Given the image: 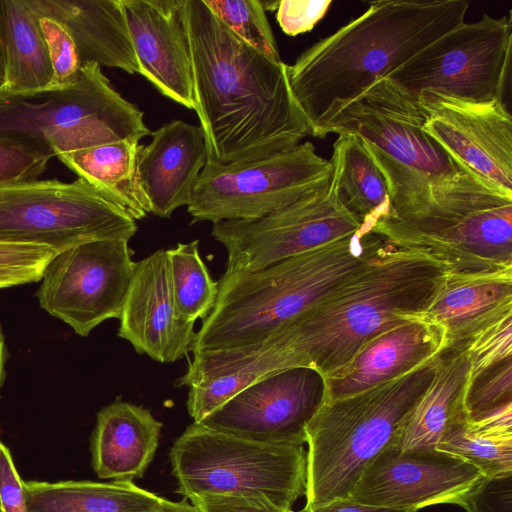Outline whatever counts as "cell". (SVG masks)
<instances>
[{
	"label": "cell",
	"instance_id": "cell-43",
	"mask_svg": "<svg viewBox=\"0 0 512 512\" xmlns=\"http://www.w3.org/2000/svg\"><path fill=\"white\" fill-rule=\"evenodd\" d=\"M156 512H200V510L185 498L182 501H171L161 497Z\"/></svg>",
	"mask_w": 512,
	"mask_h": 512
},
{
	"label": "cell",
	"instance_id": "cell-9",
	"mask_svg": "<svg viewBox=\"0 0 512 512\" xmlns=\"http://www.w3.org/2000/svg\"><path fill=\"white\" fill-rule=\"evenodd\" d=\"M424 122L418 100L382 78L336 114L327 134L356 136L388 189L436 185L467 170L424 131Z\"/></svg>",
	"mask_w": 512,
	"mask_h": 512
},
{
	"label": "cell",
	"instance_id": "cell-10",
	"mask_svg": "<svg viewBox=\"0 0 512 512\" xmlns=\"http://www.w3.org/2000/svg\"><path fill=\"white\" fill-rule=\"evenodd\" d=\"M136 231V221L119 203L79 177L0 186V242L60 253L93 240L129 241Z\"/></svg>",
	"mask_w": 512,
	"mask_h": 512
},
{
	"label": "cell",
	"instance_id": "cell-11",
	"mask_svg": "<svg viewBox=\"0 0 512 512\" xmlns=\"http://www.w3.org/2000/svg\"><path fill=\"white\" fill-rule=\"evenodd\" d=\"M512 20L484 14L462 23L384 78L417 99L423 91L473 102L504 100L511 66Z\"/></svg>",
	"mask_w": 512,
	"mask_h": 512
},
{
	"label": "cell",
	"instance_id": "cell-36",
	"mask_svg": "<svg viewBox=\"0 0 512 512\" xmlns=\"http://www.w3.org/2000/svg\"><path fill=\"white\" fill-rule=\"evenodd\" d=\"M40 25L53 70L50 87H65L77 79L81 63L74 40L57 20L40 16Z\"/></svg>",
	"mask_w": 512,
	"mask_h": 512
},
{
	"label": "cell",
	"instance_id": "cell-31",
	"mask_svg": "<svg viewBox=\"0 0 512 512\" xmlns=\"http://www.w3.org/2000/svg\"><path fill=\"white\" fill-rule=\"evenodd\" d=\"M198 246L199 241L194 240L166 250L176 311L194 323L210 314L218 295V284L211 278Z\"/></svg>",
	"mask_w": 512,
	"mask_h": 512
},
{
	"label": "cell",
	"instance_id": "cell-18",
	"mask_svg": "<svg viewBox=\"0 0 512 512\" xmlns=\"http://www.w3.org/2000/svg\"><path fill=\"white\" fill-rule=\"evenodd\" d=\"M119 320L118 336L138 354L170 363L192 351L195 323L176 311L166 250L136 262Z\"/></svg>",
	"mask_w": 512,
	"mask_h": 512
},
{
	"label": "cell",
	"instance_id": "cell-24",
	"mask_svg": "<svg viewBox=\"0 0 512 512\" xmlns=\"http://www.w3.org/2000/svg\"><path fill=\"white\" fill-rule=\"evenodd\" d=\"M162 423L149 410L117 399L97 413L91 438L92 467L100 479L132 481L157 451Z\"/></svg>",
	"mask_w": 512,
	"mask_h": 512
},
{
	"label": "cell",
	"instance_id": "cell-6",
	"mask_svg": "<svg viewBox=\"0 0 512 512\" xmlns=\"http://www.w3.org/2000/svg\"><path fill=\"white\" fill-rule=\"evenodd\" d=\"M437 356L361 392L323 402L306 427L304 509L349 498L429 385Z\"/></svg>",
	"mask_w": 512,
	"mask_h": 512
},
{
	"label": "cell",
	"instance_id": "cell-34",
	"mask_svg": "<svg viewBox=\"0 0 512 512\" xmlns=\"http://www.w3.org/2000/svg\"><path fill=\"white\" fill-rule=\"evenodd\" d=\"M56 254L46 246L0 242V288L39 281Z\"/></svg>",
	"mask_w": 512,
	"mask_h": 512
},
{
	"label": "cell",
	"instance_id": "cell-8",
	"mask_svg": "<svg viewBox=\"0 0 512 512\" xmlns=\"http://www.w3.org/2000/svg\"><path fill=\"white\" fill-rule=\"evenodd\" d=\"M169 456L176 492L191 503L245 496L292 511L305 496L303 445L258 442L193 422L174 441Z\"/></svg>",
	"mask_w": 512,
	"mask_h": 512
},
{
	"label": "cell",
	"instance_id": "cell-45",
	"mask_svg": "<svg viewBox=\"0 0 512 512\" xmlns=\"http://www.w3.org/2000/svg\"><path fill=\"white\" fill-rule=\"evenodd\" d=\"M7 359V351L4 343V336L1 330L0 326V387L2 386L4 377H5V371H4V365Z\"/></svg>",
	"mask_w": 512,
	"mask_h": 512
},
{
	"label": "cell",
	"instance_id": "cell-29",
	"mask_svg": "<svg viewBox=\"0 0 512 512\" xmlns=\"http://www.w3.org/2000/svg\"><path fill=\"white\" fill-rule=\"evenodd\" d=\"M139 143L118 141L65 153L58 158L75 174L119 203L136 221L151 213L136 173Z\"/></svg>",
	"mask_w": 512,
	"mask_h": 512
},
{
	"label": "cell",
	"instance_id": "cell-39",
	"mask_svg": "<svg viewBox=\"0 0 512 512\" xmlns=\"http://www.w3.org/2000/svg\"><path fill=\"white\" fill-rule=\"evenodd\" d=\"M458 506L467 512H512V474L485 478Z\"/></svg>",
	"mask_w": 512,
	"mask_h": 512
},
{
	"label": "cell",
	"instance_id": "cell-2",
	"mask_svg": "<svg viewBox=\"0 0 512 512\" xmlns=\"http://www.w3.org/2000/svg\"><path fill=\"white\" fill-rule=\"evenodd\" d=\"M467 0H380L287 65L309 134L324 138L336 114L375 82L464 23Z\"/></svg>",
	"mask_w": 512,
	"mask_h": 512
},
{
	"label": "cell",
	"instance_id": "cell-38",
	"mask_svg": "<svg viewBox=\"0 0 512 512\" xmlns=\"http://www.w3.org/2000/svg\"><path fill=\"white\" fill-rule=\"evenodd\" d=\"M332 3V0H282L277 7L276 19L285 34L296 36L312 30Z\"/></svg>",
	"mask_w": 512,
	"mask_h": 512
},
{
	"label": "cell",
	"instance_id": "cell-26",
	"mask_svg": "<svg viewBox=\"0 0 512 512\" xmlns=\"http://www.w3.org/2000/svg\"><path fill=\"white\" fill-rule=\"evenodd\" d=\"M28 512H156L161 497L133 481H24Z\"/></svg>",
	"mask_w": 512,
	"mask_h": 512
},
{
	"label": "cell",
	"instance_id": "cell-12",
	"mask_svg": "<svg viewBox=\"0 0 512 512\" xmlns=\"http://www.w3.org/2000/svg\"><path fill=\"white\" fill-rule=\"evenodd\" d=\"M333 165L306 141L242 164L207 162L187 211L191 223L263 217L328 182Z\"/></svg>",
	"mask_w": 512,
	"mask_h": 512
},
{
	"label": "cell",
	"instance_id": "cell-15",
	"mask_svg": "<svg viewBox=\"0 0 512 512\" xmlns=\"http://www.w3.org/2000/svg\"><path fill=\"white\" fill-rule=\"evenodd\" d=\"M325 396L318 371L292 367L249 384L199 423L258 442L303 445Z\"/></svg>",
	"mask_w": 512,
	"mask_h": 512
},
{
	"label": "cell",
	"instance_id": "cell-21",
	"mask_svg": "<svg viewBox=\"0 0 512 512\" xmlns=\"http://www.w3.org/2000/svg\"><path fill=\"white\" fill-rule=\"evenodd\" d=\"M446 348L441 328L422 315L388 328L366 342L325 379V400L343 398L410 371Z\"/></svg>",
	"mask_w": 512,
	"mask_h": 512
},
{
	"label": "cell",
	"instance_id": "cell-44",
	"mask_svg": "<svg viewBox=\"0 0 512 512\" xmlns=\"http://www.w3.org/2000/svg\"><path fill=\"white\" fill-rule=\"evenodd\" d=\"M5 67H6V54H5L2 4H1V0H0V85L4 82V79H5Z\"/></svg>",
	"mask_w": 512,
	"mask_h": 512
},
{
	"label": "cell",
	"instance_id": "cell-42",
	"mask_svg": "<svg viewBox=\"0 0 512 512\" xmlns=\"http://www.w3.org/2000/svg\"><path fill=\"white\" fill-rule=\"evenodd\" d=\"M298 512H417L415 510L406 509H395L386 507H377L365 505L352 501L350 499H344L340 501L331 502L329 504L320 506L318 508L307 510L302 509Z\"/></svg>",
	"mask_w": 512,
	"mask_h": 512
},
{
	"label": "cell",
	"instance_id": "cell-23",
	"mask_svg": "<svg viewBox=\"0 0 512 512\" xmlns=\"http://www.w3.org/2000/svg\"><path fill=\"white\" fill-rule=\"evenodd\" d=\"M39 16L59 21L70 33L81 66L96 63L139 74L121 0H29Z\"/></svg>",
	"mask_w": 512,
	"mask_h": 512
},
{
	"label": "cell",
	"instance_id": "cell-37",
	"mask_svg": "<svg viewBox=\"0 0 512 512\" xmlns=\"http://www.w3.org/2000/svg\"><path fill=\"white\" fill-rule=\"evenodd\" d=\"M49 160L27 147L0 139V186L37 180Z\"/></svg>",
	"mask_w": 512,
	"mask_h": 512
},
{
	"label": "cell",
	"instance_id": "cell-40",
	"mask_svg": "<svg viewBox=\"0 0 512 512\" xmlns=\"http://www.w3.org/2000/svg\"><path fill=\"white\" fill-rule=\"evenodd\" d=\"M0 512H28L23 480L10 450L0 444Z\"/></svg>",
	"mask_w": 512,
	"mask_h": 512
},
{
	"label": "cell",
	"instance_id": "cell-14",
	"mask_svg": "<svg viewBox=\"0 0 512 512\" xmlns=\"http://www.w3.org/2000/svg\"><path fill=\"white\" fill-rule=\"evenodd\" d=\"M128 242L93 240L57 253L42 276L40 306L81 336L119 319L136 264Z\"/></svg>",
	"mask_w": 512,
	"mask_h": 512
},
{
	"label": "cell",
	"instance_id": "cell-16",
	"mask_svg": "<svg viewBox=\"0 0 512 512\" xmlns=\"http://www.w3.org/2000/svg\"><path fill=\"white\" fill-rule=\"evenodd\" d=\"M485 476L438 449L401 450L390 444L364 471L348 499L370 506L418 511L459 503Z\"/></svg>",
	"mask_w": 512,
	"mask_h": 512
},
{
	"label": "cell",
	"instance_id": "cell-13",
	"mask_svg": "<svg viewBox=\"0 0 512 512\" xmlns=\"http://www.w3.org/2000/svg\"><path fill=\"white\" fill-rule=\"evenodd\" d=\"M361 231L339 200L332 173L325 184L263 217L214 223L211 234L225 247V272L232 273L253 272Z\"/></svg>",
	"mask_w": 512,
	"mask_h": 512
},
{
	"label": "cell",
	"instance_id": "cell-41",
	"mask_svg": "<svg viewBox=\"0 0 512 512\" xmlns=\"http://www.w3.org/2000/svg\"><path fill=\"white\" fill-rule=\"evenodd\" d=\"M192 504L200 512H294L285 511L262 498L245 496L206 497Z\"/></svg>",
	"mask_w": 512,
	"mask_h": 512
},
{
	"label": "cell",
	"instance_id": "cell-1",
	"mask_svg": "<svg viewBox=\"0 0 512 512\" xmlns=\"http://www.w3.org/2000/svg\"><path fill=\"white\" fill-rule=\"evenodd\" d=\"M183 17L207 162L254 161L310 135L290 90L287 64L238 38L203 0H184Z\"/></svg>",
	"mask_w": 512,
	"mask_h": 512
},
{
	"label": "cell",
	"instance_id": "cell-25",
	"mask_svg": "<svg viewBox=\"0 0 512 512\" xmlns=\"http://www.w3.org/2000/svg\"><path fill=\"white\" fill-rule=\"evenodd\" d=\"M469 370L465 345L441 351L429 385L405 417L391 444L401 450L436 449L449 422L464 407Z\"/></svg>",
	"mask_w": 512,
	"mask_h": 512
},
{
	"label": "cell",
	"instance_id": "cell-33",
	"mask_svg": "<svg viewBox=\"0 0 512 512\" xmlns=\"http://www.w3.org/2000/svg\"><path fill=\"white\" fill-rule=\"evenodd\" d=\"M512 403V357L468 377L463 395L467 416L479 419Z\"/></svg>",
	"mask_w": 512,
	"mask_h": 512
},
{
	"label": "cell",
	"instance_id": "cell-32",
	"mask_svg": "<svg viewBox=\"0 0 512 512\" xmlns=\"http://www.w3.org/2000/svg\"><path fill=\"white\" fill-rule=\"evenodd\" d=\"M219 20L238 38L270 59L280 62L274 37L263 1L203 0Z\"/></svg>",
	"mask_w": 512,
	"mask_h": 512
},
{
	"label": "cell",
	"instance_id": "cell-22",
	"mask_svg": "<svg viewBox=\"0 0 512 512\" xmlns=\"http://www.w3.org/2000/svg\"><path fill=\"white\" fill-rule=\"evenodd\" d=\"M509 313L512 268L448 272L422 317L441 328L449 348L464 346L481 329Z\"/></svg>",
	"mask_w": 512,
	"mask_h": 512
},
{
	"label": "cell",
	"instance_id": "cell-46",
	"mask_svg": "<svg viewBox=\"0 0 512 512\" xmlns=\"http://www.w3.org/2000/svg\"><path fill=\"white\" fill-rule=\"evenodd\" d=\"M1 443H2V442L0 441V444H1Z\"/></svg>",
	"mask_w": 512,
	"mask_h": 512
},
{
	"label": "cell",
	"instance_id": "cell-28",
	"mask_svg": "<svg viewBox=\"0 0 512 512\" xmlns=\"http://www.w3.org/2000/svg\"><path fill=\"white\" fill-rule=\"evenodd\" d=\"M476 467L485 478L512 474V403L479 419L463 407L444 430L437 448Z\"/></svg>",
	"mask_w": 512,
	"mask_h": 512
},
{
	"label": "cell",
	"instance_id": "cell-17",
	"mask_svg": "<svg viewBox=\"0 0 512 512\" xmlns=\"http://www.w3.org/2000/svg\"><path fill=\"white\" fill-rule=\"evenodd\" d=\"M417 100L428 135L464 167L512 191V117L503 99L473 102L423 91Z\"/></svg>",
	"mask_w": 512,
	"mask_h": 512
},
{
	"label": "cell",
	"instance_id": "cell-27",
	"mask_svg": "<svg viewBox=\"0 0 512 512\" xmlns=\"http://www.w3.org/2000/svg\"><path fill=\"white\" fill-rule=\"evenodd\" d=\"M6 67L0 89L29 93L50 87L53 70L40 25L29 0H1Z\"/></svg>",
	"mask_w": 512,
	"mask_h": 512
},
{
	"label": "cell",
	"instance_id": "cell-20",
	"mask_svg": "<svg viewBox=\"0 0 512 512\" xmlns=\"http://www.w3.org/2000/svg\"><path fill=\"white\" fill-rule=\"evenodd\" d=\"M150 136L151 141L137 149V179L151 213L169 218L191 202L208 161L205 136L200 126L183 120L165 123Z\"/></svg>",
	"mask_w": 512,
	"mask_h": 512
},
{
	"label": "cell",
	"instance_id": "cell-19",
	"mask_svg": "<svg viewBox=\"0 0 512 512\" xmlns=\"http://www.w3.org/2000/svg\"><path fill=\"white\" fill-rule=\"evenodd\" d=\"M139 74L162 95L195 110L184 0H121Z\"/></svg>",
	"mask_w": 512,
	"mask_h": 512
},
{
	"label": "cell",
	"instance_id": "cell-4",
	"mask_svg": "<svg viewBox=\"0 0 512 512\" xmlns=\"http://www.w3.org/2000/svg\"><path fill=\"white\" fill-rule=\"evenodd\" d=\"M389 199L370 232L425 250L450 272L512 268V191L467 169L436 185L389 189Z\"/></svg>",
	"mask_w": 512,
	"mask_h": 512
},
{
	"label": "cell",
	"instance_id": "cell-5",
	"mask_svg": "<svg viewBox=\"0 0 512 512\" xmlns=\"http://www.w3.org/2000/svg\"><path fill=\"white\" fill-rule=\"evenodd\" d=\"M386 243L361 231L253 272L224 273L192 353L259 341L313 305Z\"/></svg>",
	"mask_w": 512,
	"mask_h": 512
},
{
	"label": "cell",
	"instance_id": "cell-7",
	"mask_svg": "<svg viewBox=\"0 0 512 512\" xmlns=\"http://www.w3.org/2000/svg\"><path fill=\"white\" fill-rule=\"evenodd\" d=\"M143 116L96 63L82 65L65 87L29 93L0 89V139L48 159L106 143H139L151 133Z\"/></svg>",
	"mask_w": 512,
	"mask_h": 512
},
{
	"label": "cell",
	"instance_id": "cell-30",
	"mask_svg": "<svg viewBox=\"0 0 512 512\" xmlns=\"http://www.w3.org/2000/svg\"><path fill=\"white\" fill-rule=\"evenodd\" d=\"M343 206L368 232L389 211V191L382 172L354 135L341 134L330 158Z\"/></svg>",
	"mask_w": 512,
	"mask_h": 512
},
{
	"label": "cell",
	"instance_id": "cell-3",
	"mask_svg": "<svg viewBox=\"0 0 512 512\" xmlns=\"http://www.w3.org/2000/svg\"><path fill=\"white\" fill-rule=\"evenodd\" d=\"M448 272L425 250L386 240L363 265L282 324L295 367L328 377L380 332L420 317Z\"/></svg>",
	"mask_w": 512,
	"mask_h": 512
},
{
	"label": "cell",
	"instance_id": "cell-35",
	"mask_svg": "<svg viewBox=\"0 0 512 512\" xmlns=\"http://www.w3.org/2000/svg\"><path fill=\"white\" fill-rule=\"evenodd\" d=\"M472 377L512 357V313L477 332L466 344Z\"/></svg>",
	"mask_w": 512,
	"mask_h": 512
}]
</instances>
